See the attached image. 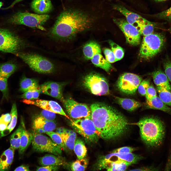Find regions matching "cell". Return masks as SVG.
<instances>
[{
	"instance_id": "obj_1",
	"label": "cell",
	"mask_w": 171,
	"mask_h": 171,
	"mask_svg": "<svg viewBox=\"0 0 171 171\" xmlns=\"http://www.w3.org/2000/svg\"><path fill=\"white\" fill-rule=\"evenodd\" d=\"M104 0L67 1L51 30V35L56 38L66 39L80 33L100 28L106 14Z\"/></svg>"
},
{
	"instance_id": "obj_2",
	"label": "cell",
	"mask_w": 171,
	"mask_h": 171,
	"mask_svg": "<svg viewBox=\"0 0 171 171\" xmlns=\"http://www.w3.org/2000/svg\"><path fill=\"white\" fill-rule=\"evenodd\" d=\"M91 118L100 137L106 140L116 139L127 132V118L116 109L105 104L93 103L90 106Z\"/></svg>"
},
{
	"instance_id": "obj_3",
	"label": "cell",
	"mask_w": 171,
	"mask_h": 171,
	"mask_svg": "<svg viewBox=\"0 0 171 171\" xmlns=\"http://www.w3.org/2000/svg\"><path fill=\"white\" fill-rule=\"evenodd\" d=\"M136 124L139 127L142 140L147 146L157 148L162 145L165 138L166 127L161 120L155 117L147 116Z\"/></svg>"
},
{
	"instance_id": "obj_4",
	"label": "cell",
	"mask_w": 171,
	"mask_h": 171,
	"mask_svg": "<svg viewBox=\"0 0 171 171\" xmlns=\"http://www.w3.org/2000/svg\"><path fill=\"white\" fill-rule=\"evenodd\" d=\"M15 55L19 57L33 70L39 73L49 74L53 72L54 64L46 58L38 54L18 52Z\"/></svg>"
},
{
	"instance_id": "obj_5",
	"label": "cell",
	"mask_w": 171,
	"mask_h": 171,
	"mask_svg": "<svg viewBox=\"0 0 171 171\" xmlns=\"http://www.w3.org/2000/svg\"><path fill=\"white\" fill-rule=\"evenodd\" d=\"M47 14H40L27 12H18L12 15L8 22L14 25H23L34 28L45 30L43 25L49 19Z\"/></svg>"
},
{
	"instance_id": "obj_6",
	"label": "cell",
	"mask_w": 171,
	"mask_h": 171,
	"mask_svg": "<svg viewBox=\"0 0 171 171\" xmlns=\"http://www.w3.org/2000/svg\"><path fill=\"white\" fill-rule=\"evenodd\" d=\"M165 42L164 36L160 33H152L144 36L140 50V56L146 59L152 58L161 51Z\"/></svg>"
},
{
	"instance_id": "obj_7",
	"label": "cell",
	"mask_w": 171,
	"mask_h": 171,
	"mask_svg": "<svg viewBox=\"0 0 171 171\" xmlns=\"http://www.w3.org/2000/svg\"><path fill=\"white\" fill-rule=\"evenodd\" d=\"M71 125L74 129L89 143L96 142L100 137L91 118L88 117L71 120Z\"/></svg>"
},
{
	"instance_id": "obj_8",
	"label": "cell",
	"mask_w": 171,
	"mask_h": 171,
	"mask_svg": "<svg viewBox=\"0 0 171 171\" xmlns=\"http://www.w3.org/2000/svg\"><path fill=\"white\" fill-rule=\"evenodd\" d=\"M82 84L85 89L95 95L101 96L109 94L107 80L97 73L92 72L86 75L83 79Z\"/></svg>"
},
{
	"instance_id": "obj_9",
	"label": "cell",
	"mask_w": 171,
	"mask_h": 171,
	"mask_svg": "<svg viewBox=\"0 0 171 171\" xmlns=\"http://www.w3.org/2000/svg\"><path fill=\"white\" fill-rule=\"evenodd\" d=\"M19 37L9 29L0 27V51L15 54L23 47Z\"/></svg>"
},
{
	"instance_id": "obj_10",
	"label": "cell",
	"mask_w": 171,
	"mask_h": 171,
	"mask_svg": "<svg viewBox=\"0 0 171 171\" xmlns=\"http://www.w3.org/2000/svg\"><path fill=\"white\" fill-rule=\"evenodd\" d=\"M32 134V145L34 151L48 152L56 156L61 154L62 148L49 137L42 134L34 132Z\"/></svg>"
},
{
	"instance_id": "obj_11",
	"label": "cell",
	"mask_w": 171,
	"mask_h": 171,
	"mask_svg": "<svg viewBox=\"0 0 171 171\" xmlns=\"http://www.w3.org/2000/svg\"><path fill=\"white\" fill-rule=\"evenodd\" d=\"M140 156L131 153H114L101 157L97 163V169H106L109 165L114 161L122 160L132 164L137 163L142 158Z\"/></svg>"
},
{
	"instance_id": "obj_12",
	"label": "cell",
	"mask_w": 171,
	"mask_h": 171,
	"mask_svg": "<svg viewBox=\"0 0 171 171\" xmlns=\"http://www.w3.org/2000/svg\"><path fill=\"white\" fill-rule=\"evenodd\" d=\"M142 78L132 73H126L121 75L116 83V86L120 91L128 95L134 94Z\"/></svg>"
},
{
	"instance_id": "obj_13",
	"label": "cell",
	"mask_w": 171,
	"mask_h": 171,
	"mask_svg": "<svg viewBox=\"0 0 171 171\" xmlns=\"http://www.w3.org/2000/svg\"><path fill=\"white\" fill-rule=\"evenodd\" d=\"M69 116L75 119L91 116L90 107L87 104L78 102L71 98L65 100L63 103Z\"/></svg>"
},
{
	"instance_id": "obj_14",
	"label": "cell",
	"mask_w": 171,
	"mask_h": 171,
	"mask_svg": "<svg viewBox=\"0 0 171 171\" xmlns=\"http://www.w3.org/2000/svg\"><path fill=\"white\" fill-rule=\"evenodd\" d=\"M113 20L124 33L128 43L133 46L140 44L141 34L135 27L123 19L114 18Z\"/></svg>"
},
{
	"instance_id": "obj_15",
	"label": "cell",
	"mask_w": 171,
	"mask_h": 171,
	"mask_svg": "<svg viewBox=\"0 0 171 171\" xmlns=\"http://www.w3.org/2000/svg\"><path fill=\"white\" fill-rule=\"evenodd\" d=\"M65 83L48 81L39 86L40 93L58 99L63 103L65 101L63 95V88Z\"/></svg>"
},
{
	"instance_id": "obj_16",
	"label": "cell",
	"mask_w": 171,
	"mask_h": 171,
	"mask_svg": "<svg viewBox=\"0 0 171 171\" xmlns=\"http://www.w3.org/2000/svg\"><path fill=\"white\" fill-rule=\"evenodd\" d=\"M23 101L25 103L34 105L43 109L50 111L55 114L64 116L70 119L69 117L66 114L61 106L56 101L40 99L29 100L25 99H24Z\"/></svg>"
},
{
	"instance_id": "obj_17",
	"label": "cell",
	"mask_w": 171,
	"mask_h": 171,
	"mask_svg": "<svg viewBox=\"0 0 171 171\" xmlns=\"http://www.w3.org/2000/svg\"><path fill=\"white\" fill-rule=\"evenodd\" d=\"M32 127L34 132L42 134L54 130L56 128V124L55 121L47 120L39 115L34 118Z\"/></svg>"
},
{
	"instance_id": "obj_18",
	"label": "cell",
	"mask_w": 171,
	"mask_h": 171,
	"mask_svg": "<svg viewBox=\"0 0 171 171\" xmlns=\"http://www.w3.org/2000/svg\"><path fill=\"white\" fill-rule=\"evenodd\" d=\"M31 7L34 12L40 14H46L53 9L51 0H33Z\"/></svg>"
},
{
	"instance_id": "obj_19",
	"label": "cell",
	"mask_w": 171,
	"mask_h": 171,
	"mask_svg": "<svg viewBox=\"0 0 171 171\" xmlns=\"http://www.w3.org/2000/svg\"><path fill=\"white\" fill-rule=\"evenodd\" d=\"M113 9L122 14L126 17L127 22L135 27L137 23L144 18L139 15L128 10L121 5H114L113 7Z\"/></svg>"
},
{
	"instance_id": "obj_20",
	"label": "cell",
	"mask_w": 171,
	"mask_h": 171,
	"mask_svg": "<svg viewBox=\"0 0 171 171\" xmlns=\"http://www.w3.org/2000/svg\"><path fill=\"white\" fill-rule=\"evenodd\" d=\"M14 150L10 147L2 154L0 157V171L10 169L13 162Z\"/></svg>"
},
{
	"instance_id": "obj_21",
	"label": "cell",
	"mask_w": 171,
	"mask_h": 171,
	"mask_svg": "<svg viewBox=\"0 0 171 171\" xmlns=\"http://www.w3.org/2000/svg\"><path fill=\"white\" fill-rule=\"evenodd\" d=\"M152 76L154 83L157 86L171 90V86L169 79L162 70L158 69L154 71L152 73Z\"/></svg>"
},
{
	"instance_id": "obj_22",
	"label": "cell",
	"mask_w": 171,
	"mask_h": 171,
	"mask_svg": "<svg viewBox=\"0 0 171 171\" xmlns=\"http://www.w3.org/2000/svg\"><path fill=\"white\" fill-rule=\"evenodd\" d=\"M145 105L147 108L161 110L171 115V108L165 104L157 96L146 100Z\"/></svg>"
},
{
	"instance_id": "obj_23",
	"label": "cell",
	"mask_w": 171,
	"mask_h": 171,
	"mask_svg": "<svg viewBox=\"0 0 171 171\" xmlns=\"http://www.w3.org/2000/svg\"><path fill=\"white\" fill-rule=\"evenodd\" d=\"M83 51L85 58L87 60L91 59L95 55L101 53L100 45L97 42L93 41L85 44L83 47Z\"/></svg>"
},
{
	"instance_id": "obj_24",
	"label": "cell",
	"mask_w": 171,
	"mask_h": 171,
	"mask_svg": "<svg viewBox=\"0 0 171 171\" xmlns=\"http://www.w3.org/2000/svg\"><path fill=\"white\" fill-rule=\"evenodd\" d=\"M39 86L37 80L24 76L20 81L19 90L23 93L29 91L39 90Z\"/></svg>"
},
{
	"instance_id": "obj_25",
	"label": "cell",
	"mask_w": 171,
	"mask_h": 171,
	"mask_svg": "<svg viewBox=\"0 0 171 171\" xmlns=\"http://www.w3.org/2000/svg\"><path fill=\"white\" fill-rule=\"evenodd\" d=\"M116 102L124 109L128 111H133L142 105L141 103L134 99L115 97Z\"/></svg>"
},
{
	"instance_id": "obj_26",
	"label": "cell",
	"mask_w": 171,
	"mask_h": 171,
	"mask_svg": "<svg viewBox=\"0 0 171 171\" xmlns=\"http://www.w3.org/2000/svg\"><path fill=\"white\" fill-rule=\"evenodd\" d=\"M155 25L154 23L144 18L137 23L136 27L141 35L145 36L153 33Z\"/></svg>"
},
{
	"instance_id": "obj_27",
	"label": "cell",
	"mask_w": 171,
	"mask_h": 171,
	"mask_svg": "<svg viewBox=\"0 0 171 171\" xmlns=\"http://www.w3.org/2000/svg\"><path fill=\"white\" fill-rule=\"evenodd\" d=\"M55 155L50 154L45 155L39 158V162L42 166L48 165L59 166L63 165L64 163L63 160Z\"/></svg>"
},
{
	"instance_id": "obj_28",
	"label": "cell",
	"mask_w": 171,
	"mask_h": 171,
	"mask_svg": "<svg viewBox=\"0 0 171 171\" xmlns=\"http://www.w3.org/2000/svg\"><path fill=\"white\" fill-rule=\"evenodd\" d=\"M10 114L11 119L10 124L7 128L3 131L0 132V138L9 134L15 126L17 119V109L16 104L14 103L12 106Z\"/></svg>"
},
{
	"instance_id": "obj_29",
	"label": "cell",
	"mask_w": 171,
	"mask_h": 171,
	"mask_svg": "<svg viewBox=\"0 0 171 171\" xmlns=\"http://www.w3.org/2000/svg\"><path fill=\"white\" fill-rule=\"evenodd\" d=\"M24 126V121L22 120L18 128L11 136L10 147L15 150L19 149V147L20 139Z\"/></svg>"
},
{
	"instance_id": "obj_30",
	"label": "cell",
	"mask_w": 171,
	"mask_h": 171,
	"mask_svg": "<svg viewBox=\"0 0 171 171\" xmlns=\"http://www.w3.org/2000/svg\"><path fill=\"white\" fill-rule=\"evenodd\" d=\"M32 134L27 131L24 126L22 134L19 148V152L20 154L23 153L32 142Z\"/></svg>"
},
{
	"instance_id": "obj_31",
	"label": "cell",
	"mask_w": 171,
	"mask_h": 171,
	"mask_svg": "<svg viewBox=\"0 0 171 171\" xmlns=\"http://www.w3.org/2000/svg\"><path fill=\"white\" fill-rule=\"evenodd\" d=\"M91 60L94 65L103 69L107 72H109L113 68L110 63L104 58L101 53L95 55Z\"/></svg>"
},
{
	"instance_id": "obj_32",
	"label": "cell",
	"mask_w": 171,
	"mask_h": 171,
	"mask_svg": "<svg viewBox=\"0 0 171 171\" xmlns=\"http://www.w3.org/2000/svg\"><path fill=\"white\" fill-rule=\"evenodd\" d=\"M17 68V65L11 62L0 64V76L8 79Z\"/></svg>"
},
{
	"instance_id": "obj_33",
	"label": "cell",
	"mask_w": 171,
	"mask_h": 171,
	"mask_svg": "<svg viewBox=\"0 0 171 171\" xmlns=\"http://www.w3.org/2000/svg\"><path fill=\"white\" fill-rule=\"evenodd\" d=\"M56 132L60 135L66 147L70 150H73L76 139V135L66 133L60 131L57 128Z\"/></svg>"
},
{
	"instance_id": "obj_34",
	"label": "cell",
	"mask_w": 171,
	"mask_h": 171,
	"mask_svg": "<svg viewBox=\"0 0 171 171\" xmlns=\"http://www.w3.org/2000/svg\"><path fill=\"white\" fill-rule=\"evenodd\" d=\"M73 149L78 159L85 157L87 149L84 141L81 139L78 138L76 140Z\"/></svg>"
},
{
	"instance_id": "obj_35",
	"label": "cell",
	"mask_w": 171,
	"mask_h": 171,
	"mask_svg": "<svg viewBox=\"0 0 171 171\" xmlns=\"http://www.w3.org/2000/svg\"><path fill=\"white\" fill-rule=\"evenodd\" d=\"M131 164L124 160H118L110 163L106 169L108 171H124Z\"/></svg>"
},
{
	"instance_id": "obj_36",
	"label": "cell",
	"mask_w": 171,
	"mask_h": 171,
	"mask_svg": "<svg viewBox=\"0 0 171 171\" xmlns=\"http://www.w3.org/2000/svg\"><path fill=\"white\" fill-rule=\"evenodd\" d=\"M159 98L166 105L171 107V92L167 89L160 86L157 87Z\"/></svg>"
},
{
	"instance_id": "obj_37",
	"label": "cell",
	"mask_w": 171,
	"mask_h": 171,
	"mask_svg": "<svg viewBox=\"0 0 171 171\" xmlns=\"http://www.w3.org/2000/svg\"><path fill=\"white\" fill-rule=\"evenodd\" d=\"M109 43L111 50L115 56V62L122 59L124 57V51L122 48L111 41L110 40Z\"/></svg>"
},
{
	"instance_id": "obj_38",
	"label": "cell",
	"mask_w": 171,
	"mask_h": 171,
	"mask_svg": "<svg viewBox=\"0 0 171 171\" xmlns=\"http://www.w3.org/2000/svg\"><path fill=\"white\" fill-rule=\"evenodd\" d=\"M87 158H84L78 159L72 164L71 168L73 171H84L87 167L88 164Z\"/></svg>"
},
{
	"instance_id": "obj_39",
	"label": "cell",
	"mask_w": 171,
	"mask_h": 171,
	"mask_svg": "<svg viewBox=\"0 0 171 171\" xmlns=\"http://www.w3.org/2000/svg\"><path fill=\"white\" fill-rule=\"evenodd\" d=\"M46 133L50 137L54 142L59 146L62 149L64 150H66V147L59 134L57 132L52 131L47 132Z\"/></svg>"
},
{
	"instance_id": "obj_40",
	"label": "cell",
	"mask_w": 171,
	"mask_h": 171,
	"mask_svg": "<svg viewBox=\"0 0 171 171\" xmlns=\"http://www.w3.org/2000/svg\"><path fill=\"white\" fill-rule=\"evenodd\" d=\"M40 93L39 90L27 91L24 93L20 97L28 100H36L38 98Z\"/></svg>"
},
{
	"instance_id": "obj_41",
	"label": "cell",
	"mask_w": 171,
	"mask_h": 171,
	"mask_svg": "<svg viewBox=\"0 0 171 171\" xmlns=\"http://www.w3.org/2000/svg\"><path fill=\"white\" fill-rule=\"evenodd\" d=\"M0 90L2 92L4 98L8 97L7 78L0 76Z\"/></svg>"
},
{
	"instance_id": "obj_42",
	"label": "cell",
	"mask_w": 171,
	"mask_h": 171,
	"mask_svg": "<svg viewBox=\"0 0 171 171\" xmlns=\"http://www.w3.org/2000/svg\"><path fill=\"white\" fill-rule=\"evenodd\" d=\"M150 81L148 79H145L141 81L137 89L139 93L142 95L145 96L147 90L150 85Z\"/></svg>"
},
{
	"instance_id": "obj_43",
	"label": "cell",
	"mask_w": 171,
	"mask_h": 171,
	"mask_svg": "<svg viewBox=\"0 0 171 171\" xmlns=\"http://www.w3.org/2000/svg\"><path fill=\"white\" fill-rule=\"evenodd\" d=\"M163 67L165 73L171 83V59L168 57L164 62Z\"/></svg>"
},
{
	"instance_id": "obj_44",
	"label": "cell",
	"mask_w": 171,
	"mask_h": 171,
	"mask_svg": "<svg viewBox=\"0 0 171 171\" xmlns=\"http://www.w3.org/2000/svg\"><path fill=\"white\" fill-rule=\"evenodd\" d=\"M159 19L171 21V6L168 9L154 15Z\"/></svg>"
},
{
	"instance_id": "obj_45",
	"label": "cell",
	"mask_w": 171,
	"mask_h": 171,
	"mask_svg": "<svg viewBox=\"0 0 171 171\" xmlns=\"http://www.w3.org/2000/svg\"><path fill=\"white\" fill-rule=\"evenodd\" d=\"M103 52L105 56V59L110 63L115 62V57L111 50L108 48L103 49Z\"/></svg>"
},
{
	"instance_id": "obj_46",
	"label": "cell",
	"mask_w": 171,
	"mask_h": 171,
	"mask_svg": "<svg viewBox=\"0 0 171 171\" xmlns=\"http://www.w3.org/2000/svg\"><path fill=\"white\" fill-rule=\"evenodd\" d=\"M40 115L45 119L50 121H55L56 117L55 113L44 109L41 111Z\"/></svg>"
},
{
	"instance_id": "obj_47",
	"label": "cell",
	"mask_w": 171,
	"mask_h": 171,
	"mask_svg": "<svg viewBox=\"0 0 171 171\" xmlns=\"http://www.w3.org/2000/svg\"><path fill=\"white\" fill-rule=\"evenodd\" d=\"M146 100H149L157 96L156 90L152 85H150L148 88L145 95Z\"/></svg>"
},
{
	"instance_id": "obj_48",
	"label": "cell",
	"mask_w": 171,
	"mask_h": 171,
	"mask_svg": "<svg viewBox=\"0 0 171 171\" xmlns=\"http://www.w3.org/2000/svg\"><path fill=\"white\" fill-rule=\"evenodd\" d=\"M135 149L133 147H125L116 149L111 152L114 153H131Z\"/></svg>"
},
{
	"instance_id": "obj_49",
	"label": "cell",
	"mask_w": 171,
	"mask_h": 171,
	"mask_svg": "<svg viewBox=\"0 0 171 171\" xmlns=\"http://www.w3.org/2000/svg\"><path fill=\"white\" fill-rule=\"evenodd\" d=\"M59 168V166L48 165L41 167H38L36 171H56Z\"/></svg>"
},
{
	"instance_id": "obj_50",
	"label": "cell",
	"mask_w": 171,
	"mask_h": 171,
	"mask_svg": "<svg viewBox=\"0 0 171 171\" xmlns=\"http://www.w3.org/2000/svg\"><path fill=\"white\" fill-rule=\"evenodd\" d=\"M11 116L10 114L8 113L2 114L0 117V121L7 124L10 122Z\"/></svg>"
},
{
	"instance_id": "obj_51",
	"label": "cell",
	"mask_w": 171,
	"mask_h": 171,
	"mask_svg": "<svg viewBox=\"0 0 171 171\" xmlns=\"http://www.w3.org/2000/svg\"><path fill=\"white\" fill-rule=\"evenodd\" d=\"M14 171H30L29 167L28 166L25 165H21L17 168L14 170Z\"/></svg>"
},
{
	"instance_id": "obj_52",
	"label": "cell",
	"mask_w": 171,
	"mask_h": 171,
	"mask_svg": "<svg viewBox=\"0 0 171 171\" xmlns=\"http://www.w3.org/2000/svg\"><path fill=\"white\" fill-rule=\"evenodd\" d=\"M8 125L5 123L0 121V131H2L5 129L7 128Z\"/></svg>"
},
{
	"instance_id": "obj_53",
	"label": "cell",
	"mask_w": 171,
	"mask_h": 171,
	"mask_svg": "<svg viewBox=\"0 0 171 171\" xmlns=\"http://www.w3.org/2000/svg\"><path fill=\"white\" fill-rule=\"evenodd\" d=\"M3 4V3L2 2L0 1V9L2 6Z\"/></svg>"
},
{
	"instance_id": "obj_54",
	"label": "cell",
	"mask_w": 171,
	"mask_h": 171,
	"mask_svg": "<svg viewBox=\"0 0 171 171\" xmlns=\"http://www.w3.org/2000/svg\"><path fill=\"white\" fill-rule=\"evenodd\" d=\"M156 1H164L166 0H154Z\"/></svg>"
},
{
	"instance_id": "obj_55",
	"label": "cell",
	"mask_w": 171,
	"mask_h": 171,
	"mask_svg": "<svg viewBox=\"0 0 171 171\" xmlns=\"http://www.w3.org/2000/svg\"><path fill=\"white\" fill-rule=\"evenodd\" d=\"M170 33H171V28H170Z\"/></svg>"
},
{
	"instance_id": "obj_56",
	"label": "cell",
	"mask_w": 171,
	"mask_h": 171,
	"mask_svg": "<svg viewBox=\"0 0 171 171\" xmlns=\"http://www.w3.org/2000/svg\"><path fill=\"white\" fill-rule=\"evenodd\" d=\"M67 0V1H71V0Z\"/></svg>"
}]
</instances>
